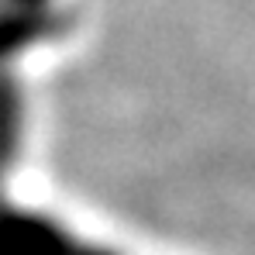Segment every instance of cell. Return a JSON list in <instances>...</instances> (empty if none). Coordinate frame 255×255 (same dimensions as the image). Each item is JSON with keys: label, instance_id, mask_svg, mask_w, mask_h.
<instances>
[{"label": "cell", "instance_id": "obj_1", "mask_svg": "<svg viewBox=\"0 0 255 255\" xmlns=\"http://www.w3.org/2000/svg\"><path fill=\"white\" fill-rule=\"evenodd\" d=\"M0 255H111L90 249L86 242L73 238L59 224L38 214L17 211L0 200Z\"/></svg>", "mask_w": 255, "mask_h": 255}]
</instances>
